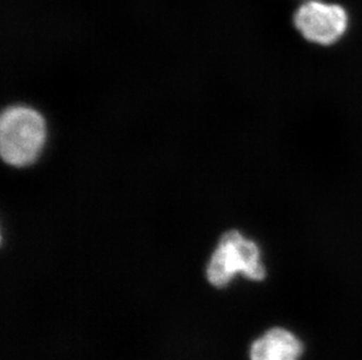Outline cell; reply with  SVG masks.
<instances>
[{"label":"cell","mask_w":362,"mask_h":360,"mask_svg":"<svg viewBox=\"0 0 362 360\" xmlns=\"http://www.w3.org/2000/svg\"><path fill=\"white\" fill-rule=\"evenodd\" d=\"M299 1H301V0H299Z\"/></svg>","instance_id":"obj_5"},{"label":"cell","mask_w":362,"mask_h":360,"mask_svg":"<svg viewBox=\"0 0 362 360\" xmlns=\"http://www.w3.org/2000/svg\"><path fill=\"white\" fill-rule=\"evenodd\" d=\"M291 20L297 35L318 48L341 44L352 25L349 8L335 0H301Z\"/></svg>","instance_id":"obj_2"},{"label":"cell","mask_w":362,"mask_h":360,"mask_svg":"<svg viewBox=\"0 0 362 360\" xmlns=\"http://www.w3.org/2000/svg\"><path fill=\"white\" fill-rule=\"evenodd\" d=\"M304 340L293 330L271 326L255 337L246 351L247 360H303Z\"/></svg>","instance_id":"obj_4"},{"label":"cell","mask_w":362,"mask_h":360,"mask_svg":"<svg viewBox=\"0 0 362 360\" xmlns=\"http://www.w3.org/2000/svg\"><path fill=\"white\" fill-rule=\"evenodd\" d=\"M267 275L259 244L237 229H230L219 238L204 269L205 283L214 292H226L238 277L263 283Z\"/></svg>","instance_id":"obj_1"},{"label":"cell","mask_w":362,"mask_h":360,"mask_svg":"<svg viewBox=\"0 0 362 360\" xmlns=\"http://www.w3.org/2000/svg\"><path fill=\"white\" fill-rule=\"evenodd\" d=\"M46 123L38 112L28 107H11L0 119V153L12 167L33 163L44 148Z\"/></svg>","instance_id":"obj_3"}]
</instances>
